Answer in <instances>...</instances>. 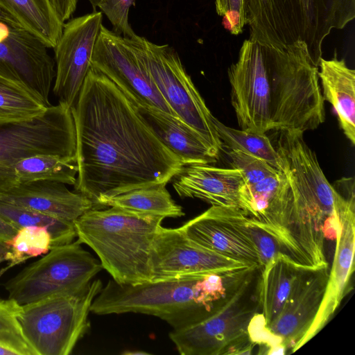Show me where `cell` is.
<instances>
[{"instance_id":"cell-1","label":"cell","mask_w":355,"mask_h":355,"mask_svg":"<svg viewBox=\"0 0 355 355\" xmlns=\"http://www.w3.org/2000/svg\"><path fill=\"white\" fill-rule=\"evenodd\" d=\"M76 133V192L95 209L119 194L166 184L184 166L112 81L92 66L71 108Z\"/></svg>"},{"instance_id":"cell-2","label":"cell","mask_w":355,"mask_h":355,"mask_svg":"<svg viewBox=\"0 0 355 355\" xmlns=\"http://www.w3.org/2000/svg\"><path fill=\"white\" fill-rule=\"evenodd\" d=\"M318 73L302 42L279 49L250 37L244 40L237 61L227 70L240 128L304 133L318 128L325 112Z\"/></svg>"},{"instance_id":"cell-3","label":"cell","mask_w":355,"mask_h":355,"mask_svg":"<svg viewBox=\"0 0 355 355\" xmlns=\"http://www.w3.org/2000/svg\"><path fill=\"white\" fill-rule=\"evenodd\" d=\"M232 274H210L183 279L121 284L110 279L93 300L97 315L143 313L168 323L173 329L201 320L232 284Z\"/></svg>"},{"instance_id":"cell-4","label":"cell","mask_w":355,"mask_h":355,"mask_svg":"<svg viewBox=\"0 0 355 355\" xmlns=\"http://www.w3.org/2000/svg\"><path fill=\"white\" fill-rule=\"evenodd\" d=\"M164 219L109 207L89 209L73 224L113 280L137 284L152 281L151 246Z\"/></svg>"},{"instance_id":"cell-5","label":"cell","mask_w":355,"mask_h":355,"mask_svg":"<svg viewBox=\"0 0 355 355\" xmlns=\"http://www.w3.org/2000/svg\"><path fill=\"white\" fill-rule=\"evenodd\" d=\"M245 6L250 38L279 49L302 42L318 67L325 37L355 18V0H245Z\"/></svg>"},{"instance_id":"cell-6","label":"cell","mask_w":355,"mask_h":355,"mask_svg":"<svg viewBox=\"0 0 355 355\" xmlns=\"http://www.w3.org/2000/svg\"><path fill=\"white\" fill-rule=\"evenodd\" d=\"M261 268H252L230 286L199 321L173 329L169 338L182 355L251 354L249 336L253 318L260 313Z\"/></svg>"},{"instance_id":"cell-7","label":"cell","mask_w":355,"mask_h":355,"mask_svg":"<svg viewBox=\"0 0 355 355\" xmlns=\"http://www.w3.org/2000/svg\"><path fill=\"white\" fill-rule=\"evenodd\" d=\"M103 288L92 281L74 293L51 295L21 305L17 320L37 355H68L90 329L88 315Z\"/></svg>"},{"instance_id":"cell-8","label":"cell","mask_w":355,"mask_h":355,"mask_svg":"<svg viewBox=\"0 0 355 355\" xmlns=\"http://www.w3.org/2000/svg\"><path fill=\"white\" fill-rule=\"evenodd\" d=\"M132 44L160 94L178 117L194 130L218 154L223 144L214 116L178 54L168 44H157L137 34Z\"/></svg>"},{"instance_id":"cell-9","label":"cell","mask_w":355,"mask_h":355,"mask_svg":"<svg viewBox=\"0 0 355 355\" xmlns=\"http://www.w3.org/2000/svg\"><path fill=\"white\" fill-rule=\"evenodd\" d=\"M81 244L77 239L51 248L41 259L6 282L8 298L23 305L84 289L103 267Z\"/></svg>"},{"instance_id":"cell-10","label":"cell","mask_w":355,"mask_h":355,"mask_svg":"<svg viewBox=\"0 0 355 355\" xmlns=\"http://www.w3.org/2000/svg\"><path fill=\"white\" fill-rule=\"evenodd\" d=\"M42 154L76 160L74 119L64 103L31 119L0 124V168Z\"/></svg>"},{"instance_id":"cell-11","label":"cell","mask_w":355,"mask_h":355,"mask_svg":"<svg viewBox=\"0 0 355 355\" xmlns=\"http://www.w3.org/2000/svg\"><path fill=\"white\" fill-rule=\"evenodd\" d=\"M329 266L300 268L278 315L252 336L255 345H265L268 354L295 352L302 347L322 303L328 280Z\"/></svg>"},{"instance_id":"cell-12","label":"cell","mask_w":355,"mask_h":355,"mask_svg":"<svg viewBox=\"0 0 355 355\" xmlns=\"http://www.w3.org/2000/svg\"><path fill=\"white\" fill-rule=\"evenodd\" d=\"M150 265L153 282L227 275L257 268L198 245L179 228L162 226L153 241Z\"/></svg>"},{"instance_id":"cell-13","label":"cell","mask_w":355,"mask_h":355,"mask_svg":"<svg viewBox=\"0 0 355 355\" xmlns=\"http://www.w3.org/2000/svg\"><path fill=\"white\" fill-rule=\"evenodd\" d=\"M336 192L337 223L334 260L325 293L318 313L302 341V346L329 322L349 290L354 270L355 184L342 178L333 184Z\"/></svg>"},{"instance_id":"cell-14","label":"cell","mask_w":355,"mask_h":355,"mask_svg":"<svg viewBox=\"0 0 355 355\" xmlns=\"http://www.w3.org/2000/svg\"><path fill=\"white\" fill-rule=\"evenodd\" d=\"M92 66L112 81L130 100L157 107L179 119L157 88L130 38L102 25Z\"/></svg>"},{"instance_id":"cell-15","label":"cell","mask_w":355,"mask_h":355,"mask_svg":"<svg viewBox=\"0 0 355 355\" xmlns=\"http://www.w3.org/2000/svg\"><path fill=\"white\" fill-rule=\"evenodd\" d=\"M103 25L101 12L69 20L53 48L56 65L53 88L59 102L74 105L92 67V56Z\"/></svg>"},{"instance_id":"cell-16","label":"cell","mask_w":355,"mask_h":355,"mask_svg":"<svg viewBox=\"0 0 355 355\" xmlns=\"http://www.w3.org/2000/svg\"><path fill=\"white\" fill-rule=\"evenodd\" d=\"M248 218L239 208L211 206L178 228L189 239L208 250L260 268Z\"/></svg>"},{"instance_id":"cell-17","label":"cell","mask_w":355,"mask_h":355,"mask_svg":"<svg viewBox=\"0 0 355 355\" xmlns=\"http://www.w3.org/2000/svg\"><path fill=\"white\" fill-rule=\"evenodd\" d=\"M48 49L22 26L0 20V73L23 83L49 107L55 70Z\"/></svg>"},{"instance_id":"cell-18","label":"cell","mask_w":355,"mask_h":355,"mask_svg":"<svg viewBox=\"0 0 355 355\" xmlns=\"http://www.w3.org/2000/svg\"><path fill=\"white\" fill-rule=\"evenodd\" d=\"M293 195L290 183L282 171L255 184H246L240 197L239 209L250 221L272 235L284 254L286 225Z\"/></svg>"},{"instance_id":"cell-19","label":"cell","mask_w":355,"mask_h":355,"mask_svg":"<svg viewBox=\"0 0 355 355\" xmlns=\"http://www.w3.org/2000/svg\"><path fill=\"white\" fill-rule=\"evenodd\" d=\"M173 179V187L180 197L239 209L241 193L247 184L239 170L208 164L186 166Z\"/></svg>"},{"instance_id":"cell-20","label":"cell","mask_w":355,"mask_h":355,"mask_svg":"<svg viewBox=\"0 0 355 355\" xmlns=\"http://www.w3.org/2000/svg\"><path fill=\"white\" fill-rule=\"evenodd\" d=\"M0 200L74 221L87 211L95 209L93 202L65 184L39 180L18 184L0 193Z\"/></svg>"},{"instance_id":"cell-21","label":"cell","mask_w":355,"mask_h":355,"mask_svg":"<svg viewBox=\"0 0 355 355\" xmlns=\"http://www.w3.org/2000/svg\"><path fill=\"white\" fill-rule=\"evenodd\" d=\"M131 101L157 137L186 166L217 161L218 153L183 121L157 107Z\"/></svg>"},{"instance_id":"cell-22","label":"cell","mask_w":355,"mask_h":355,"mask_svg":"<svg viewBox=\"0 0 355 355\" xmlns=\"http://www.w3.org/2000/svg\"><path fill=\"white\" fill-rule=\"evenodd\" d=\"M324 101L331 104L344 135L355 144V71L344 59L338 60L336 52L330 60L322 58L318 64Z\"/></svg>"},{"instance_id":"cell-23","label":"cell","mask_w":355,"mask_h":355,"mask_svg":"<svg viewBox=\"0 0 355 355\" xmlns=\"http://www.w3.org/2000/svg\"><path fill=\"white\" fill-rule=\"evenodd\" d=\"M300 269V267L282 252L261 268L260 313L251 321L250 338L278 315Z\"/></svg>"},{"instance_id":"cell-24","label":"cell","mask_w":355,"mask_h":355,"mask_svg":"<svg viewBox=\"0 0 355 355\" xmlns=\"http://www.w3.org/2000/svg\"><path fill=\"white\" fill-rule=\"evenodd\" d=\"M78 174L76 160L55 155L42 154L0 168L1 193L21 183L48 180L74 185Z\"/></svg>"},{"instance_id":"cell-25","label":"cell","mask_w":355,"mask_h":355,"mask_svg":"<svg viewBox=\"0 0 355 355\" xmlns=\"http://www.w3.org/2000/svg\"><path fill=\"white\" fill-rule=\"evenodd\" d=\"M0 8L49 49L55 46L64 23L58 17L50 0H0Z\"/></svg>"},{"instance_id":"cell-26","label":"cell","mask_w":355,"mask_h":355,"mask_svg":"<svg viewBox=\"0 0 355 355\" xmlns=\"http://www.w3.org/2000/svg\"><path fill=\"white\" fill-rule=\"evenodd\" d=\"M165 184L134 189L104 200L102 207H115L135 213L179 218L184 215L181 206L171 198Z\"/></svg>"},{"instance_id":"cell-27","label":"cell","mask_w":355,"mask_h":355,"mask_svg":"<svg viewBox=\"0 0 355 355\" xmlns=\"http://www.w3.org/2000/svg\"><path fill=\"white\" fill-rule=\"evenodd\" d=\"M48 107L23 83L0 73V124L31 119Z\"/></svg>"},{"instance_id":"cell-28","label":"cell","mask_w":355,"mask_h":355,"mask_svg":"<svg viewBox=\"0 0 355 355\" xmlns=\"http://www.w3.org/2000/svg\"><path fill=\"white\" fill-rule=\"evenodd\" d=\"M0 216L17 229L26 226L46 227L51 236V248L69 243L77 237L72 222L1 200Z\"/></svg>"},{"instance_id":"cell-29","label":"cell","mask_w":355,"mask_h":355,"mask_svg":"<svg viewBox=\"0 0 355 355\" xmlns=\"http://www.w3.org/2000/svg\"><path fill=\"white\" fill-rule=\"evenodd\" d=\"M214 123L223 147L251 155L280 170L278 154L266 133L233 128L225 125L216 117Z\"/></svg>"},{"instance_id":"cell-30","label":"cell","mask_w":355,"mask_h":355,"mask_svg":"<svg viewBox=\"0 0 355 355\" xmlns=\"http://www.w3.org/2000/svg\"><path fill=\"white\" fill-rule=\"evenodd\" d=\"M6 243L10 248L7 261L8 268H11L30 258L46 254L51 248V236L46 227L26 226L19 228Z\"/></svg>"},{"instance_id":"cell-31","label":"cell","mask_w":355,"mask_h":355,"mask_svg":"<svg viewBox=\"0 0 355 355\" xmlns=\"http://www.w3.org/2000/svg\"><path fill=\"white\" fill-rule=\"evenodd\" d=\"M21 306L12 299H0V344L18 355H37L25 339L17 320Z\"/></svg>"},{"instance_id":"cell-32","label":"cell","mask_w":355,"mask_h":355,"mask_svg":"<svg viewBox=\"0 0 355 355\" xmlns=\"http://www.w3.org/2000/svg\"><path fill=\"white\" fill-rule=\"evenodd\" d=\"M232 168L239 170L247 184H252L276 174L279 170L266 162L240 150L226 148Z\"/></svg>"},{"instance_id":"cell-33","label":"cell","mask_w":355,"mask_h":355,"mask_svg":"<svg viewBox=\"0 0 355 355\" xmlns=\"http://www.w3.org/2000/svg\"><path fill=\"white\" fill-rule=\"evenodd\" d=\"M135 3V0H105L98 8L110 20L114 33L130 38L136 33L129 24L128 12Z\"/></svg>"},{"instance_id":"cell-34","label":"cell","mask_w":355,"mask_h":355,"mask_svg":"<svg viewBox=\"0 0 355 355\" xmlns=\"http://www.w3.org/2000/svg\"><path fill=\"white\" fill-rule=\"evenodd\" d=\"M215 7L225 29L235 35L242 33L247 24L245 0H215Z\"/></svg>"},{"instance_id":"cell-35","label":"cell","mask_w":355,"mask_h":355,"mask_svg":"<svg viewBox=\"0 0 355 355\" xmlns=\"http://www.w3.org/2000/svg\"><path fill=\"white\" fill-rule=\"evenodd\" d=\"M248 225L259 254L261 268L272 258L283 252L278 241L269 233L253 224L250 218Z\"/></svg>"},{"instance_id":"cell-36","label":"cell","mask_w":355,"mask_h":355,"mask_svg":"<svg viewBox=\"0 0 355 355\" xmlns=\"http://www.w3.org/2000/svg\"><path fill=\"white\" fill-rule=\"evenodd\" d=\"M60 19L64 23L74 13L78 0H50Z\"/></svg>"},{"instance_id":"cell-37","label":"cell","mask_w":355,"mask_h":355,"mask_svg":"<svg viewBox=\"0 0 355 355\" xmlns=\"http://www.w3.org/2000/svg\"><path fill=\"white\" fill-rule=\"evenodd\" d=\"M19 229L0 216V240L7 241L12 239Z\"/></svg>"},{"instance_id":"cell-38","label":"cell","mask_w":355,"mask_h":355,"mask_svg":"<svg viewBox=\"0 0 355 355\" xmlns=\"http://www.w3.org/2000/svg\"><path fill=\"white\" fill-rule=\"evenodd\" d=\"M9 252L10 248L7 243L0 240V263L4 261H7Z\"/></svg>"},{"instance_id":"cell-39","label":"cell","mask_w":355,"mask_h":355,"mask_svg":"<svg viewBox=\"0 0 355 355\" xmlns=\"http://www.w3.org/2000/svg\"><path fill=\"white\" fill-rule=\"evenodd\" d=\"M0 20L15 25L21 26L10 15L0 8ZM24 28V27H23Z\"/></svg>"},{"instance_id":"cell-40","label":"cell","mask_w":355,"mask_h":355,"mask_svg":"<svg viewBox=\"0 0 355 355\" xmlns=\"http://www.w3.org/2000/svg\"><path fill=\"white\" fill-rule=\"evenodd\" d=\"M0 355H18V354L15 351L0 344Z\"/></svg>"},{"instance_id":"cell-41","label":"cell","mask_w":355,"mask_h":355,"mask_svg":"<svg viewBox=\"0 0 355 355\" xmlns=\"http://www.w3.org/2000/svg\"><path fill=\"white\" fill-rule=\"evenodd\" d=\"M92 4L94 11L96 10V8H98L105 0H88Z\"/></svg>"},{"instance_id":"cell-42","label":"cell","mask_w":355,"mask_h":355,"mask_svg":"<svg viewBox=\"0 0 355 355\" xmlns=\"http://www.w3.org/2000/svg\"><path fill=\"white\" fill-rule=\"evenodd\" d=\"M124 354H148V353H146V352H129L124 353Z\"/></svg>"}]
</instances>
